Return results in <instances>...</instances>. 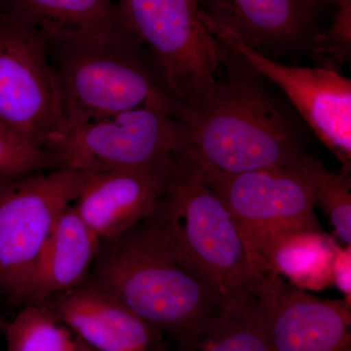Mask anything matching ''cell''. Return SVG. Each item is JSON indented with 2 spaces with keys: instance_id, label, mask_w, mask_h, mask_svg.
Wrapping results in <instances>:
<instances>
[{
  "instance_id": "6da1fadb",
  "label": "cell",
  "mask_w": 351,
  "mask_h": 351,
  "mask_svg": "<svg viewBox=\"0 0 351 351\" xmlns=\"http://www.w3.org/2000/svg\"><path fill=\"white\" fill-rule=\"evenodd\" d=\"M226 50L206 101L195 110L180 108L184 127L180 162L223 174L291 169L304 156L292 127L254 77L255 71Z\"/></svg>"
},
{
  "instance_id": "7a4b0ae2",
  "label": "cell",
  "mask_w": 351,
  "mask_h": 351,
  "mask_svg": "<svg viewBox=\"0 0 351 351\" xmlns=\"http://www.w3.org/2000/svg\"><path fill=\"white\" fill-rule=\"evenodd\" d=\"M80 286L122 304L173 348L225 308L212 289L178 261L147 219L117 239L101 240Z\"/></svg>"
},
{
  "instance_id": "3957f363",
  "label": "cell",
  "mask_w": 351,
  "mask_h": 351,
  "mask_svg": "<svg viewBox=\"0 0 351 351\" xmlns=\"http://www.w3.org/2000/svg\"><path fill=\"white\" fill-rule=\"evenodd\" d=\"M182 265L223 307L258 292L269 274L258 269L232 215L193 168L180 163L147 219Z\"/></svg>"
},
{
  "instance_id": "277c9868",
  "label": "cell",
  "mask_w": 351,
  "mask_h": 351,
  "mask_svg": "<svg viewBox=\"0 0 351 351\" xmlns=\"http://www.w3.org/2000/svg\"><path fill=\"white\" fill-rule=\"evenodd\" d=\"M140 48L131 39L49 45L66 131L145 106H179L138 55Z\"/></svg>"
},
{
  "instance_id": "5b68a950",
  "label": "cell",
  "mask_w": 351,
  "mask_h": 351,
  "mask_svg": "<svg viewBox=\"0 0 351 351\" xmlns=\"http://www.w3.org/2000/svg\"><path fill=\"white\" fill-rule=\"evenodd\" d=\"M179 107H145L69 129L49 149L54 169L132 170L167 182L179 168L184 127Z\"/></svg>"
},
{
  "instance_id": "8992f818",
  "label": "cell",
  "mask_w": 351,
  "mask_h": 351,
  "mask_svg": "<svg viewBox=\"0 0 351 351\" xmlns=\"http://www.w3.org/2000/svg\"><path fill=\"white\" fill-rule=\"evenodd\" d=\"M127 32L149 50L156 73L181 107L206 101L226 48L203 23L197 0H114Z\"/></svg>"
},
{
  "instance_id": "52a82bcc",
  "label": "cell",
  "mask_w": 351,
  "mask_h": 351,
  "mask_svg": "<svg viewBox=\"0 0 351 351\" xmlns=\"http://www.w3.org/2000/svg\"><path fill=\"white\" fill-rule=\"evenodd\" d=\"M195 171L232 215L263 274H276L274 256L290 237L324 232L314 212L311 189L293 171L272 168L240 174Z\"/></svg>"
},
{
  "instance_id": "ba28073f",
  "label": "cell",
  "mask_w": 351,
  "mask_h": 351,
  "mask_svg": "<svg viewBox=\"0 0 351 351\" xmlns=\"http://www.w3.org/2000/svg\"><path fill=\"white\" fill-rule=\"evenodd\" d=\"M88 175L53 169L0 181V295L11 304H24L44 245Z\"/></svg>"
},
{
  "instance_id": "9c48e42d",
  "label": "cell",
  "mask_w": 351,
  "mask_h": 351,
  "mask_svg": "<svg viewBox=\"0 0 351 351\" xmlns=\"http://www.w3.org/2000/svg\"><path fill=\"white\" fill-rule=\"evenodd\" d=\"M0 125L45 152L66 131L47 40L8 14L0 21Z\"/></svg>"
},
{
  "instance_id": "30bf717a",
  "label": "cell",
  "mask_w": 351,
  "mask_h": 351,
  "mask_svg": "<svg viewBox=\"0 0 351 351\" xmlns=\"http://www.w3.org/2000/svg\"><path fill=\"white\" fill-rule=\"evenodd\" d=\"M203 23L221 45L241 58L258 75L265 76L299 110L328 149L341 163V172L351 168V80L332 69L281 64L254 50L201 13Z\"/></svg>"
},
{
  "instance_id": "8fae6325",
  "label": "cell",
  "mask_w": 351,
  "mask_h": 351,
  "mask_svg": "<svg viewBox=\"0 0 351 351\" xmlns=\"http://www.w3.org/2000/svg\"><path fill=\"white\" fill-rule=\"evenodd\" d=\"M271 351H350L346 301L323 300L286 283L277 274L260 289Z\"/></svg>"
},
{
  "instance_id": "7c38bea8",
  "label": "cell",
  "mask_w": 351,
  "mask_h": 351,
  "mask_svg": "<svg viewBox=\"0 0 351 351\" xmlns=\"http://www.w3.org/2000/svg\"><path fill=\"white\" fill-rule=\"evenodd\" d=\"M95 351H165L162 335L110 298L80 286L44 302Z\"/></svg>"
},
{
  "instance_id": "4fadbf2b",
  "label": "cell",
  "mask_w": 351,
  "mask_h": 351,
  "mask_svg": "<svg viewBox=\"0 0 351 351\" xmlns=\"http://www.w3.org/2000/svg\"><path fill=\"white\" fill-rule=\"evenodd\" d=\"M164 189L162 180L138 171L92 173L73 205L101 241L114 239L154 213Z\"/></svg>"
},
{
  "instance_id": "5bb4252c",
  "label": "cell",
  "mask_w": 351,
  "mask_h": 351,
  "mask_svg": "<svg viewBox=\"0 0 351 351\" xmlns=\"http://www.w3.org/2000/svg\"><path fill=\"white\" fill-rule=\"evenodd\" d=\"M7 2L8 15L41 32L49 45L134 40L127 32L114 0Z\"/></svg>"
},
{
  "instance_id": "9a60e30c",
  "label": "cell",
  "mask_w": 351,
  "mask_h": 351,
  "mask_svg": "<svg viewBox=\"0 0 351 351\" xmlns=\"http://www.w3.org/2000/svg\"><path fill=\"white\" fill-rule=\"evenodd\" d=\"M100 244V239L73 205H69L39 255L23 306L43 304L54 295L80 287L91 270Z\"/></svg>"
},
{
  "instance_id": "2e32d148",
  "label": "cell",
  "mask_w": 351,
  "mask_h": 351,
  "mask_svg": "<svg viewBox=\"0 0 351 351\" xmlns=\"http://www.w3.org/2000/svg\"><path fill=\"white\" fill-rule=\"evenodd\" d=\"M201 13L261 52L292 43L307 18L298 0H197Z\"/></svg>"
},
{
  "instance_id": "e0dca14e",
  "label": "cell",
  "mask_w": 351,
  "mask_h": 351,
  "mask_svg": "<svg viewBox=\"0 0 351 351\" xmlns=\"http://www.w3.org/2000/svg\"><path fill=\"white\" fill-rule=\"evenodd\" d=\"M172 351H271L260 290L228 304L209 324Z\"/></svg>"
},
{
  "instance_id": "ac0fdd59",
  "label": "cell",
  "mask_w": 351,
  "mask_h": 351,
  "mask_svg": "<svg viewBox=\"0 0 351 351\" xmlns=\"http://www.w3.org/2000/svg\"><path fill=\"white\" fill-rule=\"evenodd\" d=\"M337 244L325 232H304L284 241L277 249L274 270L295 287L321 290L332 282Z\"/></svg>"
},
{
  "instance_id": "d6986e66",
  "label": "cell",
  "mask_w": 351,
  "mask_h": 351,
  "mask_svg": "<svg viewBox=\"0 0 351 351\" xmlns=\"http://www.w3.org/2000/svg\"><path fill=\"white\" fill-rule=\"evenodd\" d=\"M8 351H82V341L47 304H27L4 328Z\"/></svg>"
},
{
  "instance_id": "ffe728a7",
  "label": "cell",
  "mask_w": 351,
  "mask_h": 351,
  "mask_svg": "<svg viewBox=\"0 0 351 351\" xmlns=\"http://www.w3.org/2000/svg\"><path fill=\"white\" fill-rule=\"evenodd\" d=\"M299 175L311 191L314 204L319 205L331 219L339 239L351 244V181L348 173H332L320 161L301 157L289 169Z\"/></svg>"
},
{
  "instance_id": "44dd1931",
  "label": "cell",
  "mask_w": 351,
  "mask_h": 351,
  "mask_svg": "<svg viewBox=\"0 0 351 351\" xmlns=\"http://www.w3.org/2000/svg\"><path fill=\"white\" fill-rule=\"evenodd\" d=\"M53 169L47 152L34 147L0 125V180Z\"/></svg>"
},
{
  "instance_id": "7402d4cb",
  "label": "cell",
  "mask_w": 351,
  "mask_h": 351,
  "mask_svg": "<svg viewBox=\"0 0 351 351\" xmlns=\"http://www.w3.org/2000/svg\"><path fill=\"white\" fill-rule=\"evenodd\" d=\"M350 246L346 250H341L337 245L335 253L334 263H332V282L348 297L351 292L350 282Z\"/></svg>"
},
{
  "instance_id": "603a6c76",
  "label": "cell",
  "mask_w": 351,
  "mask_h": 351,
  "mask_svg": "<svg viewBox=\"0 0 351 351\" xmlns=\"http://www.w3.org/2000/svg\"><path fill=\"white\" fill-rule=\"evenodd\" d=\"M300 5H301L302 10L306 14L307 19H308L311 14L313 12L314 9L318 4L322 2V0H298Z\"/></svg>"
},
{
  "instance_id": "cb8c5ba5",
  "label": "cell",
  "mask_w": 351,
  "mask_h": 351,
  "mask_svg": "<svg viewBox=\"0 0 351 351\" xmlns=\"http://www.w3.org/2000/svg\"><path fill=\"white\" fill-rule=\"evenodd\" d=\"M323 3H334L337 9H351V0H322Z\"/></svg>"
},
{
  "instance_id": "d4e9b609",
  "label": "cell",
  "mask_w": 351,
  "mask_h": 351,
  "mask_svg": "<svg viewBox=\"0 0 351 351\" xmlns=\"http://www.w3.org/2000/svg\"><path fill=\"white\" fill-rule=\"evenodd\" d=\"M5 326L6 322L4 321L3 317H2L1 314H0V331H4Z\"/></svg>"
},
{
  "instance_id": "484cf974",
  "label": "cell",
  "mask_w": 351,
  "mask_h": 351,
  "mask_svg": "<svg viewBox=\"0 0 351 351\" xmlns=\"http://www.w3.org/2000/svg\"><path fill=\"white\" fill-rule=\"evenodd\" d=\"M80 341H82V339H80ZM82 351H95V350H93V348H90L89 346H87L86 343H84L82 341Z\"/></svg>"
},
{
  "instance_id": "4316f807",
  "label": "cell",
  "mask_w": 351,
  "mask_h": 351,
  "mask_svg": "<svg viewBox=\"0 0 351 351\" xmlns=\"http://www.w3.org/2000/svg\"><path fill=\"white\" fill-rule=\"evenodd\" d=\"M0 181H2V180H0Z\"/></svg>"
}]
</instances>
